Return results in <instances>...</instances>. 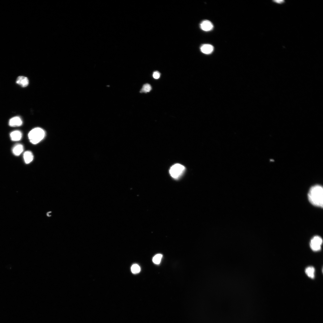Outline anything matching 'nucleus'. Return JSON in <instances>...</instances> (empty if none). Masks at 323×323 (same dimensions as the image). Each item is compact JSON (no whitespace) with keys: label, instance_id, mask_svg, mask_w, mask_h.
<instances>
[{"label":"nucleus","instance_id":"nucleus-9","mask_svg":"<svg viewBox=\"0 0 323 323\" xmlns=\"http://www.w3.org/2000/svg\"><path fill=\"white\" fill-rule=\"evenodd\" d=\"M24 147L22 145L18 144L15 145L13 148L12 151L13 154L16 156H19L23 152Z\"/></svg>","mask_w":323,"mask_h":323},{"label":"nucleus","instance_id":"nucleus-15","mask_svg":"<svg viewBox=\"0 0 323 323\" xmlns=\"http://www.w3.org/2000/svg\"><path fill=\"white\" fill-rule=\"evenodd\" d=\"M132 271L133 274H136L139 273L141 271V268L139 265L135 264L133 265L131 267Z\"/></svg>","mask_w":323,"mask_h":323},{"label":"nucleus","instance_id":"nucleus-17","mask_svg":"<svg viewBox=\"0 0 323 323\" xmlns=\"http://www.w3.org/2000/svg\"><path fill=\"white\" fill-rule=\"evenodd\" d=\"M46 215L47 217L50 218L52 216V212L50 211L47 212L46 213Z\"/></svg>","mask_w":323,"mask_h":323},{"label":"nucleus","instance_id":"nucleus-13","mask_svg":"<svg viewBox=\"0 0 323 323\" xmlns=\"http://www.w3.org/2000/svg\"><path fill=\"white\" fill-rule=\"evenodd\" d=\"M152 89L151 86L148 84H146L143 85L140 92L141 93H147L150 92Z\"/></svg>","mask_w":323,"mask_h":323},{"label":"nucleus","instance_id":"nucleus-14","mask_svg":"<svg viewBox=\"0 0 323 323\" xmlns=\"http://www.w3.org/2000/svg\"><path fill=\"white\" fill-rule=\"evenodd\" d=\"M163 255L161 254H157L153 258V262L154 263L158 265L160 263Z\"/></svg>","mask_w":323,"mask_h":323},{"label":"nucleus","instance_id":"nucleus-16","mask_svg":"<svg viewBox=\"0 0 323 323\" xmlns=\"http://www.w3.org/2000/svg\"><path fill=\"white\" fill-rule=\"evenodd\" d=\"M160 74L158 71H156L153 72V77L155 79H158L160 77Z\"/></svg>","mask_w":323,"mask_h":323},{"label":"nucleus","instance_id":"nucleus-5","mask_svg":"<svg viewBox=\"0 0 323 323\" xmlns=\"http://www.w3.org/2000/svg\"><path fill=\"white\" fill-rule=\"evenodd\" d=\"M23 121L21 118L18 116L13 117L9 122V125L12 127H19L22 125Z\"/></svg>","mask_w":323,"mask_h":323},{"label":"nucleus","instance_id":"nucleus-7","mask_svg":"<svg viewBox=\"0 0 323 323\" xmlns=\"http://www.w3.org/2000/svg\"><path fill=\"white\" fill-rule=\"evenodd\" d=\"M10 137L11 139L13 141H19L22 138V134L19 131H15L10 133Z\"/></svg>","mask_w":323,"mask_h":323},{"label":"nucleus","instance_id":"nucleus-1","mask_svg":"<svg viewBox=\"0 0 323 323\" xmlns=\"http://www.w3.org/2000/svg\"><path fill=\"white\" fill-rule=\"evenodd\" d=\"M308 197L312 204L316 206L322 207L323 189L322 187L317 185L311 187L309 191Z\"/></svg>","mask_w":323,"mask_h":323},{"label":"nucleus","instance_id":"nucleus-3","mask_svg":"<svg viewBox=\"0 0 323 323\" xmlns=\"http://www.w3.org/2000/svg\"><path fill=\"white\" fill-rule=\"evenodd\" d=\"M185 169L184 166L179 164H176L171 168L169 171L170 174L172 178L177 179L181 176L184 173Z\"/></svg>","mask_w":323,"mask_h":323},{"label":"nucleus","instance_id":"nucleus-12","mask_svg":"<svg viewBox=\"0 0 323 323\" xmlns=\"http://www.w3.org/2000/svg\"><path fill=\"white\" fill-rule=\"evenodd\" d=\"M315 269L312 267H307L305 270V272L307 275L310 278H313L315 277Z\"/></svg>","mask_w":323,"mask_h":323},{"label":"nucleus","instance_id":"nucleus-11","mask_svg":"<svg viewBox=\"0 0 323 323\" xmlns=\"http://www.w3.org/2000/svg\"><path fill=\"white\" fill-rule=\"evenodd\" d=\"M23 157L25 162L26 164L30 163L34 159V155L30 151H27L25 152Z\"/></svg>","mask_w":323,"mask_h":323},{"label":"nucleus","instance_id":"nucleus-2","mask_svg":"<svg viewBox=\"0 0 323 323\" xmlns=\"http://www.w3.org/2000/svg\"><path fill=\"white\" fill-rule=\"evenodd\" d=\"M46 133L44 129L40 127H36L32 129L28 135L30 142L33 144H36L44 139Z\"/></svg>","mask_w":323,"mask_h":323},{"label":"nucleus","instance_id":"nucleus-18","mask_svg":"<svg viewBox=\"0 0 323 323\" xmlns=\"http://www.w3.org/2000/svg\"><path fill=\"white\" fill-rule=\"evenodd\" d=\"M274 2L276 3L281 4L284 3L285 1H284L281 0V1H274Z\"/></svg>","mask_w":323,"mask_h":323},{"label":"nucleus","instance_id":"nucleus-6","mask_svg":"<svg viewBox=\"0 0 323 323\" xmlns=\"http://www.w3.org/2000/svg\"><path fill=\"white\" fill-rule=\"evenodd\" d=\"M201 29L204 31H209L213 28V24L210 21L206 20L203 21L200 24Z\"/></svg>","mask_w":323,"mask_h":323},{"label":"nucleus","instance_id":"nucleus-4","mask_svg":"<svg viewBox=\"0 0 323 323\" xmlns=\"http://www.w3.org/2000/svg\"><path fill=\"white\" fill-rule=\"evenodd\" d=\"M322 240L320 237L316 236L312 238L310 242V246L311 249L314 251H317L321 249Z\"/></svg>","mask_w":323,"mask_h":323},{"label":"nucleus","instance_id":"nucleus-8","mask_svg":"<svg viewBox=\"0 0 323 323\" xmlns=\"http://www.w3.org/2000/svg\"><path fill=\"white\" fill-rule=\"evenodd\" d=\"M16 82L22 87L25 88L28 85L29 81L28 79L26 77L19 76L17 78Z\"/></svg>","mask_w":323,"mask_h":323},{"label":"nucleus","instance_id":"nucleus-10","mask_svg":"<svg viewBox=\"0 0 323 323\" xmlns=\"http://www.w3.org/2000/svg\"><path fill=\"white\" fill-rule=\"evenodd\" d=\"M201 52L206 54H209L214 50L213 47L209 44H205L202 45L200 48Z\"/></svg>","mask_w":323,"mask_h":323}]
</instances>
